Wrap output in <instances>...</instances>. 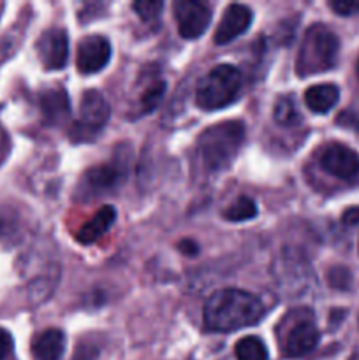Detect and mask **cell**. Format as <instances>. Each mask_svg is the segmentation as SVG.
Returning <instances> with one entry per match:
<instances>
[{
    "mask_svg": "<svg viewBox=\"0 0 359 360\" xmlns=\"http://www.w3.org/2000/svg\"><path fill=\"white\" fill-rule=\"evenodd\" d=\"M13 352V338L6 329L0 327V360H7Z\"/></svg>",
    "mask_w": 359,
    "mask_h": 360,
    "instance_id": "obj_24",
    "label": "cell"
},
{
    "mask_svg": "<svg viewBox=\"0 0 359 360\" xmlns=\"http://www.w3.org/2000/svg\"><path fill=\"white\" fill-rule=\"evenodd\" d=\"M111 58V44L102 35H88L77 46L76 67L81 74L101 72Z\"/></svg>",
    "mask_w": 359,
    "mask_h": 360,
    "instance_id": "obj_9",
    "label": "cell"
},
{
    "mask_svg": "<svg viewBox=\"0 0 359 360\" xmlns=\"http://www.w3.org/2000/svg\"><path fill=\"white\" fill-rule=\"evenodd\" d=\"M65 350V334L60 329H46L32 340V359L60 360Z\"/></svg>",
    "mask_w": 359,
    "mask_h": 360,
    "instance_id": "obj_12",
    "label": "cell"
},
{
    "mask_svg": "<svg viewBox=\"0 0 359 360\" xmlns=\"http://www.w3.org/2000/svg\"><path fill=\"white\" fill-rule=\"evenodd\" d=\"M241 72L234 65L222 63L213 67L203 79L197 83L196 102L201 109L215 111L227 108L238 98L241 91Z\"/></svg>",
    "mask_w": 359,
    "mask_h": 360,
    "instance_id": "obj_4",
    "label": "cell"
},
{
    "mask_svg": "<svg viewBox=\"0 0 359 360\" xmlns=\"http://www.w3.org/2000/svg\"><path fill=\"white\" fill-rule=\"evenodd\" d=\"M264 316L259 297L239 288H224L211 295L204 304V326L211 333H232L256 326Z\"/></svg>",
    "mask_w": 359,
    "mask_h": 360,
    "instance_id": "obj_1",
    "label": "cell"
},
{
    "mask_svg": "<svg viewBox=\"0 0 359 360\" xmlns=\"http://www.w3.org/2000/svg\"><path fill=\"white\" fill-rule=\"evenodd\" d=\"M116 220V211L113 206H102L83 227L77 232V241L81 245H92V243L99 241L106 232L111 229V225Z\"/></svg>",
    "mask_w": 359,
    "mask_h": 360,
    "instance_id": "obj_15",
    "label": "cell"
},
{
    "mask_svg": "<svg viewBox=\"0 0 359 360\" xmlns=\"http://www.w3.org/2000/svg\"><path fill=\"white\" fill-rule=\"evenodd\" d=\"M319 340L320 334L313 323L312 315L308 311H299L298 322L289 327V330L282 338V348L287 357L299 359L315 350Z\"/></svg>",
    "mask_w": 359,
    "mask_h": 360,
    "instance_id": "obj_6",
    "label": "cell"
},
{
    "mask_svg": "<svg viewBox=\"0 0 359 360\" xmlns=\"http://www.w3.org/2000/svg\"><path fill=\"white\" fill-rule=\"evenodd\" d=\"M338 98H340V90L331 83L315 84L305 91V102L308 109L319 115H326L327 111H331L336 105Z\"/></svg>",
    "mask_w": 359,
    "mask_h": 360,
    "instance_id": "obj_16",
    "label": "cell"
},
{
    "mask_svg": "<svg viewBox=\"0 0 359 360\" xmlns=\"http://www.w3.org/2000/svg\"><path fill=\"white\" fill-rule=\"evenodd\" d=\"M41 109L49 125H62L69 118L70 105L63 88H48L41 94Z\"/></svg>",
    "mask_w": 359,
    "mask_h": 360,
    "instance_id": "obj_14",
    "label": "cell"
},
{
    "mask_svg": "<svg viewBox=\"0 0 359 360\" xmlns=\"http://www.w3.org/2000/svg\"><path fill=\"white\" fill-rule=\"evenodd\" d=\"M180 250H182L185 255H196L197 245L194 241H190V239H183V241L180 243Z\"/></svg>",
    "mask_w": 359,
    "mask_h": 360,
    "instance_id": "obj_27",
    "label": "cell"
},
{
    "mask_svg": "<svg viewBox=\"0 0 359 360\" xmlns=\"http://www.w3.org/2000/svg\"><path fill=\"white\" fill-rule=\"evenodd\" d=\"M42 65L48 70H60L69 58V37L62 28H49L37 41Z\"/></svg>",
    "mask_w": 359,
    "mask_h": 360,
    "instance_id": "obj_10",
    "label": "cell"
},
{
    "mask_svg": "<svg viewBox=\"0 0 359 360\" xmlns=\"http://www.w3.org/2000/svg\"><path fill=\"white\" fill-rule=\"evenodd\" d=\"M111 108L99 90H87L83 94L80 105V115L70 129V137L74 143H88L99 136L108 123Z\"/></svg>",
    "mask_w": 359,
    "mask_h": 360,
    "instance_id": "obj_5",
    "label": "cell"
},
{
    "mask_svg": "<svg viewBox=\"0 0 359 360\" xmlns=\"http://www.w3.org/2000/svg\"><path fill=\"white\" fill-rule=\"evenodd\" d=\"M238 360H267V350L257 336H246L239 340L234 347Z\"/></svg>",
    "mask_w": 359,
    "mask_h": 360,
    "instance_id": "obj_17",
    "label": "cell"
},
{
    "mask_svg": "<svg viewBox=\"0 0 359 360\" xmlns=\"http://www.w3.org/2000/svg\"><path fill=\"white\" fill-rule=\"evenodd\" d=\"M162 7H164V4L158 2V0H141V2L132 4V9L136 11L137 16L146 23H153L158 20Z\"/></svg>",
    "mask_w": 359,
    "mask_h": 360,
    "instance_id": "obj_21",
    "label": "cell"
},
{
    "mask_svg": "<svg viewBox=\"0 0 359 360\" xmlns=\"http://www.w3.org/2000/svg\"><path fill=\"white\" fill-rule=\"evenodd\" d=\"M118 179L120 171L113 167V165L106 164L92 167L81 178V193L83 195H97V193L108 192V190H111L118 183Z\"/></svg>",
    "mask_w": 359,
    "mask_h": 360,
    "instance_id": "obj_13",
    "label": "cell"
},
{
    "mask_svg": "<svg viewBox=\"0 0 359 360\" xmlns=\"http://www.w3.org/2000/svg\"><path fill=\"white\" fill-rule=\"evenodd\" d=\"M273 118L278 125L292 127L299 122V112L296 108L294 97H282L278 98L273 109Z\"/></svg>",
    "mask_w": 359,
    "mask_h": 360,
    "instance_id": "obj_19",
    "label": "cell"
},
{
    "mask_svg": "<svg viewBox=\"0 0 359 360\" xmlns=\"http://www.w3.org/2000/svg\"><path fill=\"white\" fill-rule=\"evenodd\" d=\"M164 94H165L164 81H160V79L151 81V83L146 86V90H144L139 97V111L143 112V115L153 111V109L160 104Z\"/></svg>",
    "mask_w": 359,
    "mask_h": 360,
    "instance_id": "obj_20",
    "label": "cell"
},
{
    "mask_svg": "<svg viewBox=\"0 0 359 360\" xmlns=\"http://www.w3.org/2000/svg\"><path fill=\"white\" fill-rule=\"evenodd\" d=\"M172 16L182 37L197 39L210 25L211 9L197 0H176L172 4Z\"/></svg>",
    "mask_w": 359,
    "mask_h": 360,
    "instance_id": "obj_7",
    "label": "cell"
},
{
    "mask_svg": "<svg viewBox=\"0 0 359 360\" xmlns=\"http://www.w3.org/2000/svg\"><path fill=\"white\" fill-rule=\"evenodd\" d=\"M355 70H358V77H359V60H358V67H355Z\"/></svg>",
    "mask_w": 359,
    "mask_h": 360,
    "instance_id": "obj_28",
    "label": "cell"
},
{
    "mask_svg": "<svg viewBox=\"0 0 359 360\" xmlns=\"http://www.w3.org/2000/svg\"><path fill=\"white\" fill-rule=\"evenodd\" d=\"M338 53H340V41L336 34L324 25H312L305 32L296 60L298 76H313L333 69L338 63Z\"/></svg>",
    "mask_w": 359,
    "mask_h": 360,
    "instance_id": "obj_3",
    "label": "cell"
},
{
    "mask_svg": "<svg viewBox=\"0 0 359 360\" xmlns=\"http://www.w3.org/2000/svg\"><path fill=\"white\" fill-rule=\"evenodd\" d=\"M327 280H329L331 287L340 288V290L351 287V273L345 267H333L327 274Z\"/></svg>",
    "mask_w": 359,
    "mask_h": 360,
    "instance_id": "obj_22",
    "label": "cell"
},
{
    "mask_svg": "<svg viewBox=\"0 0 359 360\" xmlns=\"http://www.w3.org/2000/svg\"><path fill=\"white\" fill-rule=\"evenodd\" d=\"M341 221L347 227H354L359 224V207H348L344 214H341Z\"/></svg>",
    "mask_w": 359,
    "mask_h": 360,
    "instance_id": "obj_25",
    "label": "cell"
},
{
    "mask_svg": "<svg viewBox=\"0 0 359 360\" xmlns=\"http://www.w3.org/2000/svg\"><path fill=\"white\" fill-rule=\"evenodd\" d=\"M320 167L338 179H354L359 176V157L354 150L340 143H331L320 151Z\"/></svg>",
    "mask_w": 359,
    "mask_h": 360,
    "instance_id": "obj_8",
    "label": "cell"
},
{
    "mask_svg": "<svg viewBox=\"0 0 359 360\" xmlns=\"http://www.w3.org/2000/svg\"><path fill=\"white\" fill-rule=\"evenodd\" d=\"M329 7L340 16H354L359 13L358 0H331Z\"/></svg>",
    "mask_w": 359,
    "mask_h": 360,
    "instance_id": "obj_23",
    "label": "cell"
},
{
    "mask_svg": "<svg viewBox=\"0 0 359 360\" xmlns=\"http://www.w3.org/2000/svg\"><path fill=\"white\" fill-rule=\"evenodd\" d=\"M338 123H344L345 127H351V129L359 130V120L355 118V115L352 111H344L338 116Z\"/></svg>",
    "mask_w": 359,
    "mask_h": 360,
    "instance_id": "obj_26",
    "label": "cell"
},
{
    "mask_svg": "<svg viewBox=\"0 0 359 360\" xmlns=\"http://www.w3.org/2000/svg\"><path fill=\"white\" fill-rule=\"evenodd\" d=\"M224 217H225V220H229V221L252 220V218L257 217L256 200L250 199V197H239L236 202H232L231 206L225 210Z\"/></svg>",
    "mask_w": 359,
    "mask_h": 360,
    "instance_id": "obj_18",
    "label": "cell"
},
{
    "mask_svg": "<svg viewBox=\"0 0 359 360\" xmlns=\"http://www.w3.org/2000/svg\"><path fill=\"white\" fill-rule=\"evenodd\" d=\"M252 20V11L246 6H241V4H232V6H229L225 9L224 16H222L220 23H218L217 30H215V44L222 46L234 41L236 37H239V35L248 30Z\"/></svg>",
    "mask_w": 359,
    "mask_h": 360,
    "instance_id": "obj_11",
    "label": "cell"
},
{
    "mask_svg": "<svg viewBox=\"0 0 359 360\" xmlns=\"http://www.w3.org/2000/svg\"><path fill=\"white\" fill-rule=\"evenodd\" d=\"M245 141L243 122H222L204 130L197 139V155L210 172L225 171Z\"/></svg>",
    "mask_w": 359,
    "mask_h": 360,
    "instance_id": "obj_2",
    "label": "cell"
}]
</instances>
